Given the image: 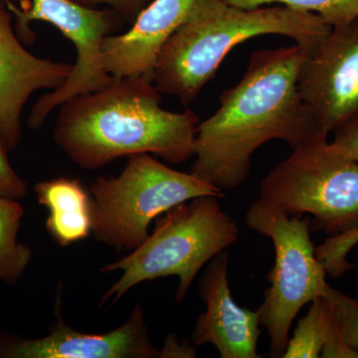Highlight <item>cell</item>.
I'll use <instances>...</instances> for the list:
<instances>
[{
	"instance_id": "obj_1",
	"label": "cell",
	"mask_w": 358,
	"mask_h": 358,
	"mask_svg": "<svg viewBox=\"0 0 358 358\" xmlns=\"http://www.w3.org/2000/svg\"><path fill=\"white\" fill-rule=\"evenodd\" d=\"M307 49L293 45L252 53L239 83L220 96V107L199 122L192 173L218 189H235L251 171L264 143L286 141L292 150L327 140L298 82Z\"/></svg>"
},
{
	"instance_id": "obj_2",
	"label": "cell",
	"mask_w": 358,
	"mask_h": 358,
	"mask_svg": "<svg viewBox=\"0 0 358 358\" xmlns=\"http://www.w3.org/2000/svg\"><path fill=\"white\" fill-rule=\"evenodd\" d=\"M152 80L120 78L59 106L53 140L71 162L93 171L115 159L152 154L180 164L194 157L199 115L169 112Z\"/></svg>"
},
{
	"instance_id": "obj_3",
	"label": "cell",
	"mask_w": 358,
	"mask_h": 358,
	"mask_svg": "<svg viewBox=\"0 0 358 358\" xmlns=\"http://www.w3.org/2000/svg\"><path fill=\"white\" fill-rule=\"evenodd\" d=\"M331 31V26L317 14L286 6L245 9L225 0H196L162 47L154 83L160 93L176 96L187 106L237 45L263 35H282L312 53Z\"/></svg>"
},
{
	"instance_id": "obj_4",
	"label": "cell",
	"mask_w": 358,
	"mask_h": 358,
	"mask_svg": "<svg viewBox=\"0 0 358 358\" xmlns=\"http://www.w3.org/2000/svg\"><path fill=\"white\" fill-rule=\"evenodd\" d=\"M239 237L236 221L221 209L217 197L201 196L176 205L160 215L147 239L128 256L101 272L122 271V275L102 298L117 303L141 282L178 275L176 301L188 293L200 270Z\"/></svg>"
},
{
	"instance_id": "obj_5",
	"label": "cell",
	"mask_w": 358,
	"mask_h": 358,
	"mask_svg": "<svg viewBox=\"0 0 358 358\" xmlns=\"http://www.w3.org/2000/svg\"><path fill=\"white\" fill-rule=\"evenodd\" d=\"M92 232L115 249L133 251L148 236L155 219L176 205L224 192L192 173L174 171L150 154L129 157L117 176H100L90 185Z\"/></svg>"
},
{
	"instance_id": "obj_6",
	"label": "cell",
	"mask_w": 358,
	"mask_h": 358,
	"mask_svg": "<svg viewBox=\"0 0 358 358\" xmlns=\"http://www.w3.org/2000/svg\"><path fill=\"white\" fill-rule=\"evenodd\" d=\"M250 229L271 238L275 265L268 273L270 288L259 307L260 324L270 336V355L282 357L289 329L301 308L320 296H329L327 270L317 259L310 239V218L289 215L275 205L257 200L247 210Z\"/></svg>"
},
{
	"instance_id": "obj_7",
	"label": "cell",
	"mask_w": 358,
	"mask_h": 358,
	"mask_svg": "<svg viewBox=\"0 0 358 358\" xmlns=\"http://www.w3.org/2000/svg\"><path fill=\"white\" fill-rule=\"evenodd\" d=\"M260 194L289 215L312 214L310 229L329 237L358 227V162L327 140L294 148L263 179Z\"/></svg>"
},
{
	"instance_id": "obj_8",
	"label": "cell",
	"mask_w": 358,
	"mask_h": 358,
	"mask_svg": "<svg viewBox=\"0 0 358 358\" xmlns=\"http://www.w3.org/2000/svg\"><path fill=\"white\" fill-rule=\"evenodd\" d=\"M6 3L23 38L31 40L30 23L44 21L60 30L77 52L76 63L62 86L42 96L33 106L28 117L30 128H41L52 110L66 101L106 88L114 81L102 61L103 40L122 22L114 11L89 8L72 0H30V6L24 8L11 0Z\"/></svg>"
},
{
	"instance_id": "obj_9",
	"label": "cell",
	"mask_w": 358,
	"mask_h": 358,
	"mask_svg": "<svg viewBox=\"0 0 358 358\" xmlns=\"http://www.w3.org/2000/svg\"><path fill=\"white\" fill-rule=\"evenodd\" d=\"M301 99L327 134L358 115V16L331 31L301 66Z\"/></svg>"
},
{
	"instance_id": "obj_10",
	"label": "cell",
	"mask_w": 358,
	"mask_h": 358,
	"mask_svg": "<svg viewBox=\"0 0 358 358\" xmlns=\"http://www.w3.org/2000/svg\"><path fill=\"white\" fill-rule=\"evenodd\" d=\"M13 18L6 0H0V143L6 152L20 145L21 117L30 96L39 90L58 89L73 70V64L26 50L13 31Z\"/></svg>"
},
{
	"instance_id": "obj_11",
	"label": "cell",
	"mask_w": 358,
	"mask_h": 358,
	"mask_svg": "<svg viewBox=\"0 0 358 358\" xmlns=\"http://www.w3.org/2000/svg\"><path fill=\"white\" fill-rule=\"evenodd\" d=\"M0 357L155 358L162 357V350L152 343L143 308L136 306L128 320L109 333H81L59 320L43 338L0 345Z\"/></svg>"
},
{
	"instance_id": "obj_12",
	"label": "cell",
	"mask_w": 358,
	"mask_h": 358,
	"mask_svg": "<svg viewBox=\"0 0 358 358\" xmlns=\"http://www.w3.org/2000/svg\"><path fill=\"white\" fill-rule=\"evenodd\" d=\"M228 254H218L207 268L200 294L206 305L192 333L196 346H215L222 358H258L260 315L235 303L228 282Z\"/></svg>"
},
{
	"instance_id": "obj_13",
	"label": "cell",
	"mask_w": 358,
	"mask_h": 358,
	"mask_svg": "<svg viewBox=\"0 0 358 358\" xmlns=\"http://www.w3.org/2000/svg\"><path fill=\"white\" fill-rule=\"evenodd\" d=\"M196 0H152L128 31L103 40V68L115 79L145 78L154 82L157 57L182 24Z\"/></svg>"
},
{
	"instance_id": "obj_14",
	"label": "cell",
	"mask_w": 358,
	"mask_h": 358,
	"mask_svg": "<svg viewBox=\"0 0 358 358\" xmlns=\"http://www.w3.org/2000/svg\"><path fill=\"white\" fill-rule=\"evenodd\" d=\"M37 199L49 210L46 230L60 246H69L92 232L91 196L77 178L40 181L34 187Z\"/></svg>"
},
{
	"instance_id": "obj_15",
	"label": "cell",
	"mask_w": 358,
	"mask_h": 358,
	"mask_svg": "<svg viewBox=\"0 0 358 358\" xmlns=\"http://www.w3.org/2000/svg\"><path fill=\"white\" fill-rule=\"evenodd\" d=\"M338 327L331 296H320L310 303L308 312L300 320L293 338L289 339L284 358H317Z\"/></svg>"
},
{
	"instance_id": "obj_16",
	"label": "cell",
	"mask_w": 358,
	"mask_h": 358,
	"mask_svg": "<svg viewBox=\"0 0 358 358\" xmlns=\"http://www.w3.org/2000/svg\"><path fill=\"white\" fill-rule=\"evenodd\" d=\"M24 210L17 199L0 197V281L15 284L32 259L29 247L18 242Z\"/></svg>"
},
{
	"instance_id": "obj_17",
	"label": "cell",
	"mask_w": 358,
	"mask_h": 358,
	"mask_svg": "<svg viewBox=\"0 0 358 358\" xmlns=\"http://www.w3.org/2000/svg\"><path fill=\"white\" fill-rule=\"evenodd\" d=\"M245 9L281 6L294 10L315 13L331 28L345 25L358 16V0H225Z\"/></svg>"
},
{
	"instance_id": "obj_18",
	"label": "cell",
	"mask_w": 358,
	"mask_h": 358,
	"mask_svg": "<svg viewBox=\"0 0 358 358\" xmlns=\"http://www.w3.org/2000/svg\"><path fill=\"white\" fill-rule=\"evenodd\" d=\"M357 244L358 227L327 238L326 241L315 249V254L326 268L327 275L339 278L355 268V265L348 262V255Z\"/></svg>"
},
{
	"instance_id": "obj_19",
	"label": "cell",
	"mask_w": 358,
	"mask_h": 358,
	"mask_svg": "<svg viewBox=\"0 0 358 358\" xmlns=\"http://www.w3.org/2000/svg\"><path fill=\"white\" fill-rule=\"evenodd\" d=\"M329 296L334 303V317L341 336L358 355V298L331 288Z\"/></svg>"
},
{
	"instance_id": "obj_20",
	"label": "cell",
	"mask_w": 358,
	"mask_h": 358,
	"mask_svg": "<svg viewBox=\"0 0 358 358\" xmlns=\"http://www.w3.org/2000/svg\"><path fill=\"white\" fill-rule=\"evenodd\" d=\"M80 6L89 8H105L114 11L122 22L131 26L136 20V16L145 8L152 0H72Z\"/></svg>"
},
{
	"instance_id": "obj_21",
	"label": "cell",
	"mask_w": 358,
	"mask_h": 358,
	"mask_svg": "<svg viewBox=\"0 0 358 358\" xmlns=\"http://www.w3.org/2000/svg\"><path fill=\"white\" fill-rule=\"evenodd\" d=\"M6 152L0 143V197L18 200L25 196L27 185L9 164Z\"/></svg>"
},
{
	"instance_id": "obj_22",
	"label": "cell",
	"mask_w": 358,
	"mask_h": 358,
	"mask_svg": "<svg viewBox=\"0 0 358 358\" xmlns=\"http://www.w3.org/2000/svg\"><path fill=\"white\" fill-rule=\"evenodd\" d=\"M331 145L338 154L358 162V115L334 131Z\"/></svg>"
},
{
	"instance_id": "obj_23",
	"label": "cell",
	"mask_w": 358,
	"mask_h": 358,
	"mask_svg": "<svg viewBox=\"0 0 358 358\" xmlns=\"http://www.w3.org/2000/svg\"><path fill=\"white\" fill-rule=\"evenodd\" d=\"M196 345H185L179 343L176 336L166 338L164 348L162 350V357H196Z\"/></svg>"
}]
</instances>
